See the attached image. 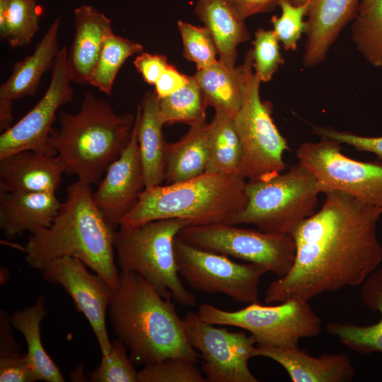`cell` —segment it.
I'll use <instances>...</instances> for the list:
<instances>
[{
	"label": "cell",
	"mask_w": 382,
	"mask_h": 382,
	"mask_svg": "<svg viewBox=\"0 0 382 382\" xmlns=\"http://www.w3.org/2000/svg\"><path fill=\"white\" fill-rule=\"evenodd\" d=\"M243 65L228 66L217 60L194 75L208 106L235 117L241 105Z\"/></svg>",
	"instance_id": "obj_28"
},
{
	"label": "cell",
	"mask_w": 382,
	"mask_h": 382,
	"mask_svg": "<svg viewBox=\"0 0 382 382\" xmlns=\"http://www.w3.org/2000/svg\"><path fill=\"white\" fill-rule=\"evenodd\" d=\"M289 1L295 5L303 4L308 1V0H289Z\"/></svg>",
	"instance_id": "obj_44"
},
{
	"label": "cell",
	"mask_w": 382,
	"mask_h": 382,
	"mask_svg": "<svg viewBox=\"0 0 382 382\" xmlns=\"http://www.w3.org/2000/svg\"><path fill=\"white\" fill-rule=\"evenodd\" d=\"M208 107L194 76L173 93L160 99L161 115L164 125L185 123L189 125L205 121Z\"/></svg>",
	"instance_id": "obj_32"
},
{
	"label": "cell",
	"mask_w": 382,
	"mask_h": 382,
	"mask_svg": "<svg viewBox=\"0 0 382 382\" xmlns=\"http://www.w3.org/2000/svg\"><path fill=\"white\" fill-rule=\"evenodd\" d=\"M108 315L133 364L146 365L169 357L197 361L199 354L170 299L160 296L140 275L121 270Z\"/></svg>",
	"instance_id": "obj_2"
},
{
	"label": "cell",
	"mask_w": 382,
	"mask_h": 382,
	"mask_svg": "<svg viewBox=\"0 0 382 382\" xmlns=\"http://www.w3.org/2000/svg\"><path fill=\"white\" fill-rule=\"evenodd\" d=\"M183 320L190 344L203 359L202 371L206 381H258L248 366L257 343L253 335L216 328L192 311Z\"/></svg>",
	"instance_id": "obj_13"
},
{
	"label": "cell",
	"mask_w": 382,
	"mask_h": 382,
	"mask_svg": "<svg viewBox=\"0 0 382 382\" xmlns=\"http://www.w3.org/2000/svg\"><path fill=\"white\" fill-rule=\"evenodd\" d=\"M189 79L190 76L182 74L174 66L169 64L154 84V92L159 99L163 98L183 88Z\"/></svg>",
	"instance_id": "obj_42"
},
{
	"label": "cell",
	"mask_w": 382,
	"mask_h": 382,
	"mask_svg": "<svg viewBox=\"0 0 382 382\" xmlns=\"http://www.w3.org/2000/svg\"><path fill=\"white\" fill-rule=\"evenodd\" d=\"M242 65L241 105L233 117L243 148L239 174L248 182L262 181L286 169L283 155L289 146L273 122L271 103L260 98L252 49Z\"/></svg>",
	"instance_id": "obj_8"
},
{
	"label": "cell",
	"mask_w": 382,
	"mask_h": 382,
	"mask_svg": "<svg viewBox=\"0 0 382 382\" xmlns=\"http://www.w3.org/2000/svg\"><path fill=\"white\" fill-rule=\"evenodd\" d=\"M61 17L56 18L36 45L34 52L16 62L8 78L0 86V129L6 130L13 121V102L34 95L42 75L52 66L60 49L58 33Z\"/></svg>",
	"instance_id": "obj_17"
},
{
	"label": "cell",
	"mask_w": 382,
	"mask_h": 382,
	"mask_svg": "<svg viewBox=\"0 0 382 382\" xmlns=\"http://www.w3.org/2000/svg\"><path fill=\"white\" fill-rule=\"evenodd\" d=\"M359 0H308L306 40L303 54L306 67L325 59L343 28L354 18Z\"/></svg>",
	"instance_id": "obj_20"
},
{
	"label": "cell",
	"mask_w": 382,
	"mask_h": 382,
	"mask_svg": "<svg viewBox=\"0 0 382 382\" xmlns=\"http://www.w3.org/2000/svg\"><path fill=\"white\" fill-rule=\"evenodd\" d=\"M67 52L66 46L60 48L52 64L50 84L41 99L25 115L1 134L0 159L25 150L56 155L49 143V137L58 110L74 98Z\"/></svg>",
	"instance_id": "obj_14"
},
{
	"label": "cell",
	"mask_w": 382,
	"mask_h": 382,
	"mask_svg": "<svg viewBox=\"0 0 382 382\" xmlns=\"http://www.w3.org/2000/svg\"><path fill=\"white\" fill-rule=\"evenodd\" d=\"M313 133L320 137L351 146L359 151L372 153L382 161V137H364L347 132H339L332 128L313 127Z\"/></svg>",
	"instance_id": "obj_39"
},
{
	"label": "cell",
	"mask_w": 382,
	"mask_h": 382,
	"mask_svg": "<svg viewBox=\"0 0 382 382\" xmlns=\"http://www.w3.org/2000/svg\"><path fill=\"white\" fill-rule=\"evenodd\" d=\"M80 259L65 256L54 259L39 270L42 279L50 284L62 286L71 297L78 311L83 314L97 339L102 355L109 353L106 316L114 289L99 274L86 269Z\"/></svg>",
	"instance_id": "obj_15"
},
{
	"label": "cell",
	"mask_w": 382,
	"mask_h": 382,
	"mask_svg": "<svg viewBox=\"0 0 382 382\" xmlns=\"http://www.w3.org/2000/svg\"><path fill=\"white\" fill-rule=\"evenodd\" d=\"M45 315V297L40 295L33 305L16 311L9 318L12 327L21 332L25 340L28 361L35 381L64 382L62 372L42 342L40 323Z\"/></svg>",
	"instance_id": "obj_27"
},
{
	"label": "cell",
	"mask_w": 382,
	"mask_h": 382,
	"mask_svg": "<svg viewBox=\"0 0 382 382\" xmlns=\"http://www.w3.org/2000/svg\"><path fill=\"white\" fill-rule=\"evenodd\" d=\"M144 188L136 117L129 143L107 168L93 192V199L107 223L115 230L134 207Z\"/></svg>",
	"instance_id": "obj_16"
},
{
	"label": "cell",
	"mask_w": 382,
	"mask_h": 382,
	"mask_svg": "<svg viewBox=\"0 0 382 382\" xmlns=\"http://www.w3.org/2000/svg\"><path fill=\"white\" fill-rule=\"evenodd\" d=\"M136 117L145 188L161 185L165 180L168 142L162 130L164 124L161 115L160 99L154 91L145 93L137 106Z\"/></svg>",
	"instance_id": "obj_23"
},
{
	"label": "cell",
	"mask_w": 382,
	"mask_h": 382,
	"mask_svg": "<svg viewBox=\"0 0 382 382\" xmlns=\"http://www.w3.org/2000/svg\"><path fill=\"white\" fill-rule=\"evenodd\" d=\"M279 40L272 30L259 28L253 42V68L261 82L270 81L284 63Z\"/></svg>",
	"instance_id": "obj_38"
},
{
	"label": "cell",
	"mask_w": 382,
	"mask_h": 382,
	"mask_svg": "<svg viewBox=\"0 0 382 382\" xmlns=\"http://www.w3.org/2000/svg\"><path fill=\"white\" fill-rule=\"evenodd\" d=\"M191 223L181 219L155 220L114 231L113 245L122 271L136 273L166 299L173 297L183 306H194L196 299L178 272L174 241Z\"/></svg>",
	"instance_id": "obj_6"
},
{
	"label": "cell",
	"mask_w": 382,
	"mask_h": 382,
	"mask_svg": "<svg viewBox=\"0 0 382 382\" xmlns=\"http://www.w3.org/2000/svg\"><path fill=\"white\" fill-rule=\"evenodd\" d=\"M238 15L245 18L272 11L281 0H228Z\"/></svg>",
	"instance_id": "obj_43"
},
{
	"label": "cell",
	"mask_w": 382,
	"mask_h": 382,
	"mask_svg": "<svg viewBox=\"0 0 382 382\" xmlns=\"http://www.w3.org/2000/svg\"><path fill=\"white\" fill-rule=\"evenodd\" d=\"M245 208L227 223L291 234L316 212L321 193L316 177L298 162L286 172L262 181L248 182Z\"/></svg>",
	"instance_id": "obj_7"
},
{
	"label": "cell",
	"mask_w": 382,
	"mask_h": 382,
	"mask_svg": "<svg viewBox=\"0 0 382 382\" xmlns=\"http://www.w3.org/2000/svg\"><path fill=\"white\" fill-rule=\"evenodd\" d=\"M324 195L321 208L291 233L294 262L270 284L266 303L310 301L325 292L361 286L382 262L377 236L382 211L340 191Z\"/></svg>",
	"instance_id": "obj_1"
},
{
	"label": "cell",
	"mask_w": 382,
	"mask_h": 382,
	"mask_svg": "<svg viewBox=\"0 0 382 382\" xmlns=\"http://www.w3.org/2000/svg\"><path fill=\"white\" fill-rule=\"evenodd\" d=\"M61 204L55 192H0V228L13 238L25 231L48 227Z\"/></svg>",
	"instance_id": "obj_22"
},
{
	"label": "cell",
	"mask_w": 382,
	"mask_h": 382,
	"mask_svg": "<svg viewBox=\"0 0 382 382\" xmlns=\"http://www.w3.org/2000/svg\"><path fill=\"white\" fill-rule=\"evenodd\" d=\"M138 382H204L196 362L181 357H169L146 364L137 373Z\"/></svg>",
	"instance_id": "obj_34"
},
{
	"label": "cell",
	"mask_w": 382,
	"mask_h": 382,
	"mask_svg": "<svg viewBox=\"0 0 382 382\" xmlns=\"http://www.w3.org/2000/svg\"><path fill=\"white\" fill-rule=\"evenodd\" d=\"M252 357H263L278 363L292 382H349L355 376L354 365L343 353L309 355L296 347L256 344Z\"/></svg>",
	"instance_id": "obj_18"
},
{
	"label": "cell",
	"mask_w": 382,
	"mask_h": 382,
	"mask_svg": "<svg viewBox=\"0 0 382 382\" xmlns=\"http://www.w3.org/2000/svg\"><path fill=\"white\" fill-rule=\"evenodd\" d=\"M360 298L368 309L379 313V320L369 325L331 322L326 325V332L360 354L382 352V267L373 272L361 284Z\"/></svg>",
	"instance_id": "obj_24"
},
{
	"label": "cell",
	"mask_w": 382,
	"mask_h": 382,
	"mask_svg": "<svg viewBox=\"0 0 382 382\" xmlns=\"http://www.w3.org/2000/svg\"><path fill=\"white\" fill-rule=\"evenodd\" d=\"M195 12L214 40L219 60L236 66L237 47L250 39L244 21L228 0H197Z\"/></svg>",
	"instance_id": "obj_25"
},
{
	"label": "cell",
	"mask_w": 382,
	"mask_h": 382,
	"mask_svg": "<svg viewBox=\"0 0 382 382\" xmlns=\"http://www.w3.org/2000/svg\"><path fill=\"white\" fill-rule=\"evenodd\" d=\"M178 236L199 249L260 265L279 277L291 270L296 257L294 240L287 233L214 223L188 226Z\"/></svg>",
	"instance_id": "obj_10"
},
{
	"label": "cell",
	"mask_w": 382,
	"mask_h": 382,
	"mask_svg": "<svg viewBox=\"0 0 382 382\" xmlns=\"http://www.w3.org/2000/svg\"><path fill=\"white\" fill-rule=\"evenodd\" d=\"M190 126L187 132L179 141L168 143L166 184L187 181L206 171L210 154L209 125L203 121Z\"/></svg>",
	"instance_id": "obj_26"
},
{
	"label": "cell",
	"mask_w": 382,
	"mask_h": 382,
	"mask_svg": "<svg viewBox=\"0 0 382 382\" xmlns=\"http://www.w3.org/2000/svg\"><path fill=\"white\" fill-rule=\"evenodd\" d=\"M178 28L183 44V57L196 64L197 70L210 66L216 59L217 49L209 30L183 21Z\"/></svg>",
	"instance_id": "obj_35"
},
{
	"label": "cell",
	"mask_w": 382,
	"mask_h": 382,
	"mask_svg": "<svg viewBox=\"0 0 382 382\" xmlns=\"http://www.w3.org/2000/svg\"><path fill=\"white\" fill-rule=\"evenodd\" d=\"M64 173L57 155L19 151L0 159V192H55Z\"/></svg>",
	"instance_id": "obj_19"
},
{
	"label": "cell",
	"mask_w": 382,
	"mask_h": 382,
	"mask_svg": "<svg viewBox=\"0 0 382 382\" xmlns=\"http://www.w3.org/2000/svg\"><path fill=\"white\" fill-rule=\"evenodd\" d=\"M246 185L239 173H204L187 181L146 187L120 226L133 227L165 219H185L192 226L227 224L245 208Z\"/></svg>",
	"instance_id": "obj_5"
},
{
	"label": "cell",
	"mask_w": 382,
	"mask_h": 382,
	"mask_svg": "<svg viewBox=\"0 0 382 382\" xmlns=\"http://www.w3.org/2000/svg\"><path fill=\"white\" fill-rule=\"evenodd\" d=\"M209 125L210 154L205 173H239L243 148L233 117L223 112H215Z\"/></svg>",
	"instance_id": "obj_29"
},
{
	"label": "cell",
	"mask_w": 382,
	"mask_h": 382,
	"mask_svg": "<svg viewBox=\"0 0 382 382\" xmlns=\"http://www.w3.org/2000/svg\"><path fill=\"white\" fill-rule=\"evenodd\" d=\"M114 231L96 207L90 185L77 180L67 187L66 199L50 226L30 232L24 248L25 260L40 270L57 258L76 257L115 290L119 272L115 262Z\"/></svg>",
	"instance_id": "obj_3"
},
{
	"label": "cell",
	"mask_w": 382,
	"mask_h": 382,
	"mask_svg": "<svg viewBox=\"0 0 382 382\" xmlns=\"http://www.w3.org/2000/svg\"><path fill=\"white\" fill-rule=\"evenodd\" d=\"M280 16L271 18L273 31L286 50H295L303 33L307 30L306 17L308 1L295 5L289 0H281L279 3Z\"/></svg>",
	"instance_id": "obj_36"
},
{
	"label": "cell",
	"mask_w": 382,
	"mask_h": 382,
	"mask_svg": "<svg viewBox=\"0 0 382 382\" xmlns=\"http://www.w3.org/2000/svg\"><path fill=\"white\" fill-rule=\"evenodd\" d=\"M42 10L36 0H8L0 9V36L12 48L28 45L39 30Z\"/></svg>",
	"instance_id": "obj_31"
},
{
	"label": "cell",
	"mask_w": 382,
	"mask_h": 382,
	"mask_svg": "<svg viewBox=\"0 0 382 382\" xmlns=\"http://www.w3.org/2000/svg\"><path fill=\"white\" fill-rule=\"evenodd\" d=\"M351 39L367 62L382 67V0H359Z\"/></svg>",
	"instance_id": "obj_30"
},
{
	"label": "cell",
	"mask_w": 382,
	"mask_h": 382,
	"mask_svg": "<svg viewBox=\"0 0 382 382\" xmlns=\"http://www.w3.org/2000/svg\"><path fill=\"white\" fill-rule=\"evenodd\" d=\"M341 145L320 137L301 144L296 154L316 177L321 193L340 191L382 211V162L352 159L342 153Z\"/></svg>",
	"instance_id": "obj_11"
},
{
	"label": "cell",
	"mask_w": 382,
	"mask_h": 382,
	"mask_svg": "<svg viewBox=\"0 0 382 382\" xmlns=\"http://www.w3.org/2000/svg\"><path fill=\"white\" fill-rule=\"evenodd\" d=\"M49 143L64 172L88 185L98 183L129 143L136 116L117 114L105 100L86 92L75 114L61 111Z\"/></svg>",
	"instance_id": "obj_4"
},
{
	"label": "cell",
	"mask_w": 382,
	"mask_h": 382,
	"mask_svg": "<svg viewBox=\"0 0 382 382\" xmlns=\"http://www.w3.org/2000/svg\"><path fill=\"white\" fill-rule=\"evenodd\" d=\"M174 251L178 274L193 289L222 293L240 303H259L260 279L267 272L265 267L237 263L226 255L196 248L178 235Z\"/></svg>",
	"instance_id": "obj_12"
},
{
	"label": "cell",
	"mask_w": 382,
	"mask_h": 382,
	"mask_svg": "<svg viewBox=\"0 0 382 382\" xmlns=\"http://www.w3.org/2000/svg\"><path fill=\"white\" fill-rule=\"evenodd\" d=\"M134 64L144 81L154 85L169 66L167 57L163 54L141 52L134 61Z\"/></svg>",
	"instance_id": "obj_41"
},
{
	"label": "cell",
	"mask_w": 382,
	"mask_h": 382,
	"mask_svg": "<svg viewBox=\"0 0 382 382\" xmlns=\"http://www.w3.org/2000/svg\"><path fill=\"white\" fill-rule=\"evenodd\" d=\"M1 382L35 381L26 353L21 352L0 357Z\"/></svg>",
	"instance_id": "obj_40"
},
{
	"label": "cell",
	"mask_w": 382,
	"mask_h": 382,
	"mask_svg": "<svg viewBox=\"0 0 382 382\" xmlns=\"http://www.w3.org/2000/svg\"><path fill=\"white\" fill-rule=\"evenodd\" d=\"M197 313L208 323L234 326L249 331L256 344L279 347H299L301 339L316 337L322 328L321 318L309 301L303 300H288L276 306L253 303L233 311L203 303Z\"/></svg>",
	"instance_id": "obj_9"
},
{
	"label": "cell",
	"mask_w": 382,
	"mask_h": 382,
	"mask_svg": "<svg viewBox=\"0 0 382 382\" xmlns=\"http://www.w3.org/2000/svg\"><path fill=\"white\" fill-rule=\"evenodd\" d=\"M143 46L114 33L105 39L93 72L90 84L106 95H111L115 77L126 59L141 53Z\"/></svg>",
	"instance_id": "obj_33"
},
{
	"label": "cell",
	"mask_w": 382,
	"mask_h": 382,
	"mask_svg": "<svg viewBox=\"0 0 382 382\" xmlns=\"http://www.w3.org/2000/svg\"><path fill=\"white\" fill-rule=\"evenodd\" d=\"M127 347L119 339L111 342L109 353L88 377L93 382H138L137 373L127 355Z\"/></svg>",
	"instance_id": "obj_37"
},
{
	"label": "cell",
	"mask_w": 382,
	"mask_h": 382,
	"mask_svg": "<svg viewBox=\"0 0 382 382\" xmlns=\"http://www.w3.org/2000/svg\"><path fill=\"white\" fill-rule=\"evenodd\" d=\"M74 35L68 49L67 62L72 81L90 84L106 37L113 33L111 19L90 5L74 11Z\"/></svg>",
	"instance_id": "obj_21"
}]
</instances>
